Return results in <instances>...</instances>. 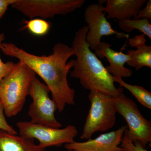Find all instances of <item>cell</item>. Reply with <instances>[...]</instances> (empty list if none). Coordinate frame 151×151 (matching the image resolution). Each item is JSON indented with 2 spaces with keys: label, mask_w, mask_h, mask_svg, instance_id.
Here are the masks:
<instances>
[{
  "label": "cell",
  "mask_w": 151,
  "mask_h": 151,
  "mask_svg": "<svg viewBox=\"0 0 151 151\" xmlns=\"http://www.w3.org/2000/svg\"><path fill=\"white\" fill-rule=\"evenodd\" d=\"M0 50L6 55L26 64L43 79L59 113L64 111L66 105H75V90L70 88L67 80L68 73L75 63V60L67 62L74 55L72 47L62 43L56 44L52 49L53 53L48 56L30 54L12 43L2 42Z\"/></svg>",
  "instance_id": "obj_1"
},
{
  "label": "cell",
  "mask_w": 151,
  "mask_h": 151,
  "mask_svg": "<svg viewBox=\"0 0 151 151\" xmlns=\"http://www.w3.org/2000/svg\"><path fill=\"white\" fill-rule=\"evenodd\" d=\"M88 31L84 26L76 32L71 47L76 59L70 76L79 79L85 89L118 97L124 93V89L116 87L113 76L89 47L85 39Z\"/></svg>",
  "instance_id": "obj_2"
},
{
  "label": "cell",
  "mask_w": 151,
  "mask_h": 151,
  "mask_svg": "<svg viewBox=\"0 0 151 151\" xmlns=\"http://www.w3.org/2000/svg\"><path fill=\"white\" fill-rule=\"evenodd\" d=\"M36 74L26 64L19 61L0 81V101L7 117L15 116L22 111Z\"/></svg>",
  "instance_id": "obj_3"
},
{
  "label": "cell",
  "mask_w": 151,
  "mask_h": 151,
  "mask_svg": "<svg viewBox=\"0 0 151 151\" xmlns=\"http://www.w3.org/2000/svg\"><path fill=\"white\" fill-rule=\"evenodd\" d=\"M113 97L98 91H90L89 99L91 107L80 136L90 139L97 132H105L114 127L116 122V112Z\"/></svg>",
  "instance_id": "obj_4"
},
{
  "label": "cell",
  "mask_w": 151,
  "mask_h": 151,
  "mask_svg": "<svg viewBox=\"0 0 151 151\" xmlns=\"http://www.w3.org/2000/svg\"><path fill=\"white\" fill-rule=\"evenodd\" d=\"M116 113L122 115L127 122V129L124 134L133 142H139L146 147L151 142V122L141 113L134 100L122 93L113 97Z\"/></svg>",
  "instance_id": "obj_5"
},
{
  "label": "cell",
  "mask_w": 151,
  "mask_h": 151,
  "mask_svg": "<svg viewBox=\"0 0 151 151\" xmlns=\"http://www.w3.org/2000/svg\"><path fill=\"white\" fill-rule=\"evenodd\" d=\"M49 89L37 77L33 80L29 95L32 99L28 115L31 122L51 128L59 129L62 124L55 119V113L57 110L56 103L50 98Z\"/></svg>",
  "instance_id": "obj_6"
},
{
  "label": "cell",
  "mask_w": 151,
  "mask_h": 151,
  "mask_svg": "<svg viewBox=\"0 0 151 151\" xmlns=\"http://www.w3.org/2000/svg\"><path fill=\"white\" fill-rule=\"evenodd\" d=\"M20 136L29 139H37L39 145L45 149L47 147H60L63 144L74 142L78 134L76 127L69 125L63 129L51 128L30 122L17 123Z\"/></svg>",
  "instance_id": "obj_7"
},
{
  "label": "cell",
  "mask_w": 151,
  "mask_h": 151,
  "mask_svg": "<svg viewBox=\"0 0 151 151\" xmlns=\"http://www.w3.org/2000/svg\"><path fill=\"white\" fill-rule=\"evenodd\" d=\"M84 0H17L12 7L32 19L53 18L56 15H65L80 8Z\"/></svg>",
  "instance_id": "obj_8"
},
{
  "label": "cell",
  "mask_w": 151,
  "mask_h": 151,
  "mask_svg": "<svg viewBox=\"0 0 151 151\" xmlns=\"http://www.w3.org/2000/svg\"><path fill=\"white\" fill-rule=\"evenodd\" d=\"M105 9L103 5L91 4L86 7L84 12L85 21L88 29L85 39L91 50L96 49L103 36L115 35L119 39L129 38V37L128 34L113 29L105 17Z\"/></svg>",
  "instance_id": "obj_9"
},
{
  "label": "cell",
  "mask_w": 151,
  "mask_h": 151,
  "mask_svg": "<svg viewBox=\"0 0 151 151\" xmlns=\"http://www.w3.org/2000/svg\"><path fill=\"white\" fill-rule=\"evenodd\" d=\"M127 128L124 125L116 131L102 134L94 139L81 142L74 141L65 144L64 147L73 151H122L123 149L119 145Z\"/></svg>",
  "instance_id": "obj_10"
},
{
  "label": "cell",
  "mask_w": 151,
  "mask_h": 151,
  "mask_svg": "<svg viewBox=\"0 0 151 151\" xmlns=\"http://www.w3.org/2000/svg\"><path fill=\"white\" fill-rule=\"evenodd\" d=\"M111 46V45L108 42H101L94 50V53L100 58H107L109 65L105 68L113 76H119L122 78L131 77L133 71L125 67V63L129 60V56L122 51L113 50Z\"/></svg>",
  "instance_id": "obj_11"
},
{
  "label": "cell",
  "mask_w": 151,
  "mask_h": 151,
  "mask_svg": "<svg viewBox=\"0 0 151 151\" xmlns=\"http://www.w3.org/2000/svg\"><path fill=\"white\" fill-rule=\"evenodd\" d=\"M146 0H108L105 6L108 18L117 19L119 21L135 18Z\"/></svg>",
  "instance_id": "obj_12"
},
{
  "label": "cell",
  "mask_w": 151,
  "mask_h": 151,
  "mask_svg": "<svg viewBox=\"0 0 151 151\" xmlns=\"http://www.w3.org/2000/svg\"><path fill=\"white\" fill-rule=\"evenodd\" d=\"M34 139L12 134L0 129V151H44Z\"/></svg>",
  "instance_id": "obj_13"
},
{
  "label": "cell",
  "mask_w": 151,
  "mask_h": 151,
  "mask_svg": "<svg viewBox=\"0 0 151 151\" xmlns=\"http://www.w3.org/2000/svg\"><path fill=\"white\" fill-rule=\"evenodd\" d=\"M137 50H130L127 54L130 59L127 63L129 66L135 68L136 70L143 67L151 68V46L146 44L136 47Z\"/></svg>",
  "instance_id": "obj_14"
},
{
  "label": "cell",
  "mask_w": 151,
  "mask_h": 151,
  "mask_svg": "<svg viewBox=\"0 0 151 151\" xmlns=\"http://www.w3.org/2000/svg\"><path fill=\"white\" fill-rule=\"evenodd\" d=\"M115 82L120 84V87H124L129 90L139 103L144 107L151 109V92L142 86L132 85L125 82L122 77L113 76Z\"/></svg>",
  "instance_id": "obj_15"
},
{
  "label": "cell",
  "mask_w": 151,
  "mask_h": 151,
  "mask_svg": "<svg viewBox=\"0 0 151 151\" xmlns=\"http://www.w3.org/2000/svg\"><path fill=\"white\" fill-rule=\"evenodd\" d=\"M119 25L121 29L127 32L137 29L151 39V24L149 19H125L119 21Z\"/></svg>",
  "instance_id": "obj_16"
},
{
  "label": "cell",
  "mask_w": 151,
  "mask_h": 151,
  "mask_svg": "<svg viewBox=\"0 0 151 151\" xmlns=\"http://www.w3.org/2000/svg\"><path fill=\"white\" fill-rule=\"evenodd\" d=\"M22 29H27L34 35L42 36L46 35L50 28V23L42 19H32L24 20Z\"/></svg>",
  "instance_id": "obj_17"
},
{
  "label": "cell",
  "mask_w": 151,
  "mask_h": 151,
  "mask_svg": "<svg viewBox=\"0 0 151 151\" xmlns=\"http://www.w3.org/2000/svg\"><path fill=\"white\" fill-rule=\"evenodd\" d=\"M120 147L123 149L122 151H149L139 142H133L124 134L122 138Z\"/></svg>",
  "instance_id": "obj_18"
},
{
  "label": "cell",
  "mask_w": 151,
  "mask_h": 151,
  "mask_svg": "<svg viewBox=\"0 0 151 151\" xmlns=\"http://www.w3.org/2000/svg\"><path fill=\"white\" fill-rule=\"evenodd\" d=\"M5 39V37L4 33L0 34V49L1 44ZM15 64V63L12 61L4 63L0 57V81L9 74L14 66Z\"/></svg>",
  "instance_id": "obj_19"
},
{
  "label": "cell",
  "mask_w": 151,
  "mask_h": 151,
  "mask_svg": "<svg viewBox=\"0 0 151 151\" xmlns=\"http://www.w3.org/2000/svg\"><path fill=\"white\" fill-rule=\"evenodd\" d=\"M0 129L12 134L17 135V133L11 125L9 124L5 116L4 108L2 103L0 101Z\"/></svg>",
  "instance_id": "obj_20"
},
{
  "label": "cell",
  "mask_w": 151,
  "mask_h": 151,
  "mask_svg": "<svg viewBox=\"0 0 151 151\" xmlns=\"http://www.w3.org/2000/svg\"><path fill=\"white\" fill-rule=\"evenodd\" d=\"M151 19V0H149L148 2H147L145 7L144 9H141L137 17L133 19Z\"/></svg>",
  "instance_id": "obj_21"
},
{
  "label": "cell",
  "mask_w": 151,
  "mask_h": 151,
  "mask_svg": "<svg viewBox=\"0 0 151 151\" xmlns=\"http://www.w3.org/2000/svg\"><path fill=\"white\" fill-rule=\"evenodd\" d=\"M145 35L135 36L134 37L129 39V44L132 47H136L139 45L146 44V40Z\"/></svg>",
  "instance_id": "obj_22"
},
{
  "label": "cell",
  "mask_w": 151,
  "mask_h": 151,
  "mask_svg": "<svg viewBox=\"0 0 151 151\" xmlns=\"http://www.w3.org/2000/svg\"><path fill=\"white\" fill-rule=\"evenodd\" d=\"M17 0H0V19L5 14L9 6L16 2Z\"/></svg>",
  "instance_id": "obj_23"
},
{
  "label": "cell",
  "mask_w": 151,
  "mask_h": 151,
  "mask_svg": "<svg viewBox=\"0 0 151 151\" xmlns=\"http://www.w3.org/2000/svg\"><path fill=\"white\" fill-rule=\"evenodd\" d=\"M68 151H73L68 150Z\"/></svg>",
  "instance_id": "obj_24"
}]
</instances>
